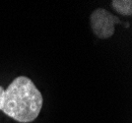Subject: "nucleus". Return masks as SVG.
Listing matches in <instances>:
<instances>
[{
	"mask_svg": "<svg viewBox=\"0 0 132 123\" xmlns=\"http://www.w3.org/2000/svg\"><path fill=\"white\" fill-rule=\"evenodd\" d=\"M44 99L30 78L19 76L6 89L0 86V110L20 123L33 122L39 115Z\"/></svg>",
	"mask_w": 132,
	"mask_h": 123,
	"instance_id": "obj_1",
	"label": "nucleus"
},
{
	"mask_svg": "<svg viewBox=\"0 0 132 123\" xmlns=\"http://www.w3.org/2000/svg\"><path fill=\"white\" fill-rule=\"evenodd\" d=\"M90 22L93 33L99 39H109L114 34V24L120 21L105 9L99 8L91 14Z\"/></svg>",
	"mask_w": 132,
	"mask_h": 123,
	"instance_id": "obj_2",
	"label": "nucleus"
},
{
	"mask_svg": "<svg viewBox=\"0 0 132 123\" xmlns=\"http://www.w3.org/2000/svg\"><path fill=\"white\" fill-rule=\"evenodd\" d=\"M112 8L123 16H130L132 14V1L131 0H112Z\"/></svg>",
	"mask_w": 132,
	"mask_h": 123,
	"instance_id": "obj_3",
	"label": "nucleus"
}]
</instances>
